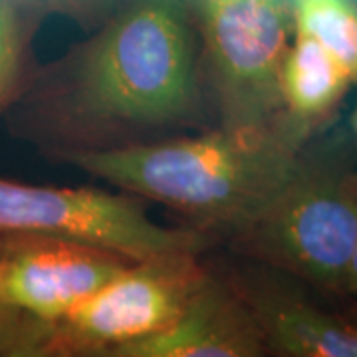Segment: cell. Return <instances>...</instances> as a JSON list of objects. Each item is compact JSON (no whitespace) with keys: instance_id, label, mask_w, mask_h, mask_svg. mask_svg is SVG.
Wrapping results in <instances>:
<instances>
[{"instance_id":"cell-4","label":"cell","mask_w":357,"mask_h":357,"mask_svg":"<svg viewBox=\"0 0 357 357\" xmlns=\"http://www.w3.org/2000/svg\"><path fill=\"white\" fill-rule=\"evenodd\" d=\"M197 36L217 126L284 123L280 72L294 38L288 0H197Z\"/></svg>"},{"instance_id":"cell-8","label":"cell","mask_w":357,"mask_h":357,"mask_svg":"<svg viewBox=\"0 0 357 357\" xmlns=\"http://www.w3.org/2000/svg\"><path fill=\"white\" fill-rule=\"evenodd\" d=\"M93 244L38 232H0V302L56 324L131 264Z\"/></svg>"},{"instance_id":"cell-1","label":"cell","mask_w":357,"mask_h":357,"mask_svg":"<svg viewBox=\"0 0 357 357\" xmlns=\"http://www.w3.org/2000/svg\"><path fill=\"white\" fill-rule=\"evenodd\" d=\"M4 119L60 163L217 126L185 2L129 0L93 38L32 70Z\"/></svg>"},{"instance_id":"cell-13","label":"cell","mask_w":357,"mask_h":357,"mask_svg":"<svg viewBox=\"0 0 357 357\" xmlns=\"http://www.w3.org/2000/svg\"><path fill=\"white\" fill-rule=\"evenodd\" d=\"M0 357H84L58 335L54 324L24 316L13 342Z\"/></svg>"},{"instance_id":"cell-11","label":"cell","mask_w":357,"mask_h":357,"mask_svg":"<svg viewBox=\"0 0 357 357\" xmlns=\"http://www.w3.org/2000/svg\"><path fill=\"white\" fill-rule=\"evenodd\" d=\"M294 32L316 40L337 66L356 82L357 10L356 0H288Z\"/></svg>"},{"instance_id":"cell-6","label":"cell","mask_w":357,"mask_h":357,"mask_svg":"<svg viewBox=\"0 0 357 357\" xmlns=\"http://www.w3.org/2000/svg\"><path fill=\"white\" fill-rule=\"evenodd\" d=\"M206 276L204 255L183 252L135 260L54 328L79 356L109 357L123 345L171 330L191 306Z\"/></svg>"},{"instance_id":"cell-5","label":"cell","mask_w":357,"mask_h":357,"mask_svg":"<svg viewBox=\"0 0 357 357\" xmlns=\"http://www.w3.org/2000/svg\"><path fill=\"white\" fill-rule=\"evenodd\" d=\"M0 232H38L114 250L129 260L206 255L217 244L149 218L141 199L98 187L30 185L0 175Z\"/></svg>"},{"instance_id":"cell-7","label":"cell","mask_w":357,"mask_h":357,"mask_svg":"<svg viewBox=\"0 0 357 357\" xmlns=\"http://www.w3.org/2000/svg\"><path fill=\"white\" fill-rule=\"evenodd\" d=\"M204 256L241 300L268 357H357L354 307H335L337 300L276 268L230 252Z\"/></svg>"},{"instance_id":"cell-14","label":"cell","mask_w":357,"mask_h":357,"mask_svg":"<svg viewBox=\"0 0 357 357\" xmlns=\"http://www.w3.org/2000/svg\"><path fill=\"white\" fill-rule=\"evenodd\" d=\"M24 319V314L16 312L13 307L4 306L0 302V354L6 345L13 342V337L18 332L20 324Z\"/></svg>"},{"instance_id":"cell-2","label":"cell","mask_w":357,"mask_h":357,"mask_svg":"<svg viewBox=\"0 0 357 357\" xmlns=\"http://www.w3.org/2000/svg\"><path fill=\"white\" fill-rule=\"evenodd\" d=\"M304 143L286 123L213 126L149 145L77 155L66 165L163 204L177 215L178 227L220 248L276 195Z\"/></svg>"},{"instance_id":"cell-9","label":"cell","mask_w":357,"mask_h":357,"mask_svg":"<svg viewBox=\"0 0 357 357\" xmlns=\"http://www.w3.org/2000/svg\"><path fill=\"white\" fill-rule=\"evenodd\" d=\"M206 266V280L171 330L109 357H268L241 300L208 260Z\"/></svg>"},{"instance_id":"cell-10","label":"cell","mask_w":357,"mask_h":357,"mask_svg":"<svg viewBox=\"0 0 357 357\" xmlns=\"http://www.w3.org/2000/svg\"><path fill=\"white\" fill-rule=\"evenodd\" d=\"M356 82L316 40L294 32L280 72L282 119L300 139L310 141L344 114Z\"/></svg>"},{"instance_id":"cell-3","label":"cell","mask_w":357,"mask_h":357,"mask_svg":"<svg viewBox=\"0 0 357 357\" xmlns=\"http://www.w3.org/2000/svg\"><path fill=\"white\" fill-rule=\"evenodd\" d=\"M272 266L319 294L357 296L356 115L344 114L304 143L266 206L225 246Z\"/></svg>"},{"instance_id":"cell-12","label":"cell","mask_w":357,"mask_h":357,"mask_svg":"<svg viewBox=\"0 0 357 357\" xmlns=\"http://www.w3.org/2000/svg\"><path fill=\"white\" fill-rule=\"evenodd\" d=\"M30 34L18 0H0V117L22 91L32 68L28 62Z\"/></svg>"}]
</instances>
